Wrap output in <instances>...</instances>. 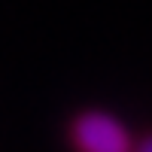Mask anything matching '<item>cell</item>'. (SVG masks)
I'll use <instances>...</instances> for the list:
<instances>
[{
	"mask_svg": "<svg viewBox=\"0 0 152 152\" xmlns=\"http://www.w3.org/2000/svg\"><path fill=\"white\" fill-rule=\"evenodd\" d=\"M70 140L76 152H134L128 128L110 113L88 110L70 128Z\"/></svg>",
	"mask_w": 152,
	"mask_h": 152,
	"instance_id": "cell-1",
	"label": "cell"
},
{
	"mask_svg": "<svg viewBox=\"0 0 152 152\" xmlns=\"http://www.w3.org/2000/svg\"><path fill=\"white\" fill-rule=\"evenodd\" d=\"M134 152H152V137H146L143 143H137V146H134Z\"/></svg>",
	"mask_w": 152,
	"mask_h": 152,
	"instance_id": "cell-2",
	"label": "cell"
}]
</instances>
